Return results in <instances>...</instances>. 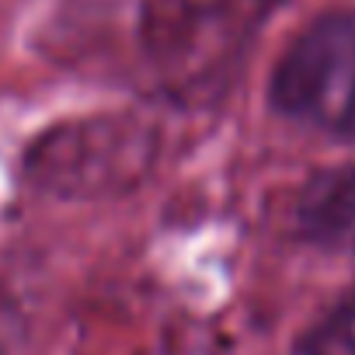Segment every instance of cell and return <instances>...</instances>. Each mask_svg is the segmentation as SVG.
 <instances>
[{
    "label": "cell",
    "instance_id": "6da1fadb",
    "mask_svg": "<svg viewBox=\"0 0 355 355\" xmlns=\"http://www.w3.org/2000/svg\"><path fill=\"white\" fill-rule=\"evenodd\" d=\"M272 0H91L77 25L84 53L125 84L209 105L237 80Z\"/></svg>",
    "mask_w": 355,
    "mask_h": 355
},
{
    "label": "cell",
    "instance_id": "7a4b0ae2",
    "mask_svg": "<svg viewBox=\"0 0 355 355\" xmlns=\"http://www.w3.org/2000/svg\"><path fill=\"white\" fill-rule=\"evenodd\" d=\"M153 157L157 136L146 122L132 115H91L42 132L25 153V171L49 196L94 199L139 185Z\"/></svg>",
    "mask_w": 355,
    "mask_h": 355
},
{
    "label": "cell",
    "instance_id": "3957f363",
    "mask_svg": "<svg viewBox=\"0 0 355 355\" xmlns=\"http://www.w3.org/2000/svg\"><path fill=\"white\" fill-rule=\"evenodd\" d=\"M272 108L334 139H355V11L313 18L279 56Z\"/></svg>",
    "mask_w": 355,
    "mask_h": 355
},
{
    "label": "cell",
    "instance_id": "277c9868",
    "mask_svg": "<svg viewBox=\"0 0 355 355\" xmlns=\"http://www.w3.org/2000/svg\"><path fill=\"white\" fill-rule=\"evenodd\" d=\"M293 234L331 254H355V164L313 171L293 199Z\"/></svg>",
    "mask_w": 355,
    "mask_h": 355
},
{
    "label": "cell",
    "instance_id": "5b68a950",
    "mask_svg": "<svg viewBox=\"0 0 355 355\" xmlns=\"http://www.w3.org/2000/svg\"><path fill=\"white\" fill-rule=\"evenodd\" d=\"M296 355H355V289L303 331Z\"/></svg>",
    "mask_w": 355,
    "mask_h": 355
},
{
    "label": "cell",
    "instance_id": "8992f818",
    "mask_svg": "<svg viewBox=\"0 0 355 355\" xmlns=\"http://www.w3.org/2000/svg\"><path fill=\"white\" fill-rule=\"evenodd\" d=\"M0 355H11V352H8V341H4V334H0Z\"/></svg>",
    "mask_w": 355,
    "mask_h": 355
}]
</instances>
